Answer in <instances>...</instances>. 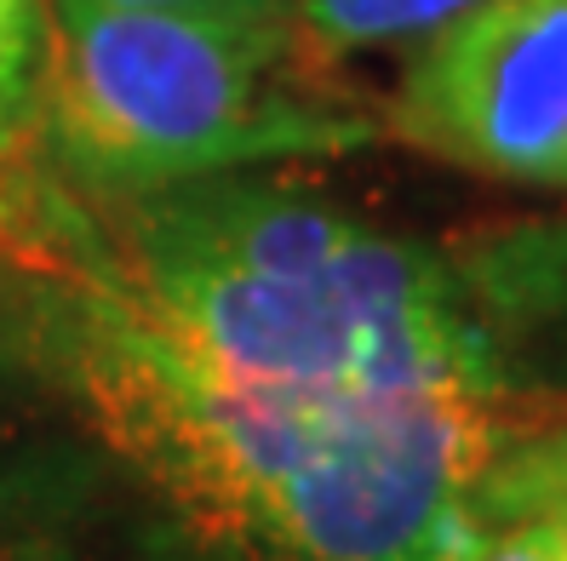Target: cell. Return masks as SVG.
Instances as JSON below:
<instances>
[{
    "label": "cell",
    "instance_id": "1",
    "mask_svg": "<svg viewBox=\"0 0 567 561\" xmlns=\"http://www.w3.org/2000/svg\"><path fill=\"white\" fill-rule=\"evenodd\" d=\"M63 378L110 453L236 561H476L511 458L545 436L522 402L464 389L236 378L115 281L75 292Z\"/></svg>",
    "mask_w": 567,
    "mask_h": 561
},
{
    "label": "cell",
    "instance_id": "2",
    "mask_svg": "<svg viewBox=\"0 0 567 561\" xmlns=\"http://www.w3.org/2000/svg\"><path fill=\"white\" fill-rule=\"evenodd\" d=\"M132 310L213 367L292 389H464L522 402L476 247H424L361 224L298 276L126 263Z\"/></svg>",
    "mask_w": 567,
    "mask_h": 561
},
{
    "label": "cell",
    "instance_id": "3",
    "mask_svg": "<svg viewBox=\"0 0 567 561\" xmlns=\"http://www.w3.org/2000/svg\"><path fill=\"white\" fill-rule=\"evenodd\" d=\"M41 86L58 144L126 195L367 138L361 121L287 75V18L58 7Z\"/></svg>",
    "mask_w": 567,
    "mask_h": 561
},
{
    "label": "cell",
    "instance_id": "4",
    "mask_svg": "<svg viewBox=\"0 0 567 561\" xmlns=\"http://www.w3.org/2000/svg\"><path fill=\"white\" fill-rule=\"evenodd\" d=\"M390 132L464 173L567 189V0H482L424 35Z\"/></svg>",
    "mask_w": 567,
    "mask_h": 561
},
{
    "label": "cell",
    "instance_id": "5",
    "mask_svg": "<svg viewBox=\"0 0 567 561\" xmlns=\"http://www.w3.org/2000/svg\"><path fill=\"white\" fill-rule=\"evenodd\" d=\"M482 0H298L292 29L316 52H367V46H395V41H424L458 12Z\"/></svg>",
    "mask_w": 567,
    "mask_h": 561
},
{
    "label": "cell",
    "instance_id": "6",
    "mask_svg": "<svg viewBox=\"0 0 567 561\" xmlns=\"http://www.w3.org/2000/svg\"><path fill=\"white\" fill-rule=\"evenodd\" d=\"M47 81L41 0H0V207L18 212V144Z\"/></svg>",
    "mask_w": 567,
    "mask_h": 561
},
{
    "label": "cell",
    "instance_id": "7",
    "mask_svg": "<svg viewBox=\"0 0 567 561\" xmlns=\"http://www.w3.org/2000/svg\"><path fill=\"white\" fill-rule=\"evenodd\" d=\"M545 436H533L516 465H511V505L516 516L498 521V533L487 539V550L476 561H556L561 550V521H556V499H550V458H545Z\"/></svg>",
    "mask_w": 567,
    "mask_h": 561
},
{
    "label": "cell",
    "instance_id": "8",
    "mask_svg": "<svg viewBox=\"0 0 567 561\" xmlns=\"http://www.w3.org/2000/svg\"><path fill=\"white\" fill-rule=\"evenodd\" d=\"M18 441H23L18 424L7 418V407H0V561H29V527H18L23 510H29V487L18 481L29 453Z\"/></svg>",
    "mask_w": 567,
    "mask_h": 561
},
{
    "label": "cell",
    "instance_id": "9",
    "mask_svg": "<svg viewBox=\"0 0 567 561\" xmlns=\"http://www.w3.org/2000/svg\"><path fill=\"white\" fill-rule=\"evenodd\" d=\"M58 7H97V12H173V18H292L298 0H58Z\"/></svg>",
    "mask_w": 567,
    "mask_h": 561
},
{
    "label": "cell",
    "instance_id": "10",
    "mask_svg": "<svg viewBox=\"0 0 567 561\" xmlns=\"http://www.w3.org/2000/svg\"><path fill=\"white\" fill-rule=\"evenodd\" d=\"M545 458H550V499H556V521H561V550H556V561H567V430H550Z\"/></svg>",
    "mask_w": 567,
    "mask_h": 561
}]
</instances>
